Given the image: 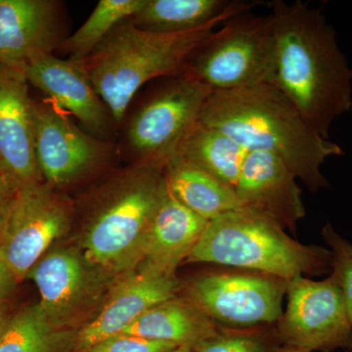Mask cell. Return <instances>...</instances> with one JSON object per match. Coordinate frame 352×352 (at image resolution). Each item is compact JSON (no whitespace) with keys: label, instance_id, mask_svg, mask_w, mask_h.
<instances>
[{"label":"cell","instance_id":"1","mask_svg":"<svg viewBox=\"0 0 352 352\" xmlns=\"http://www.w3.org/2000/svg\"><path fill=\"white\" fill-rule=\"evenodd\" d=\"M270 7L276 39L272 85L330 139L335 120L352 108V67L337 32L321 10L300 0H275Z\"/></svg>","mask_w":352,"mask_h":352},{"label":"cell","instance_id":"2","mask_svg":"<svg viewBox=\"0 0 352 352\" xmlns=\"http://www.w3.org/2000/svg\"><path fill=\"white\" fill-rule=\"evenodd\" d=\"M200 120L223 131L248 152L280 157L314 193L330 187L322 164L328 157L344 154L339 144L315 131L288 97L271 83L214 92Z\"/></svg>","mask_w":352,"mask_h":352},{"label":"cell","instance_id":"3","mask_svg":"<svg viewBox=\"0 0 352 352\" xmlns=\"http://www.w3.org/2000/svg\"><path fill=\"white\" fill-rule=\"evenodd\" d=\"M164 166L132 163L87 199L78 248L90 263L113 279L142 261L153 219L166 191Z\"/></svg>","mask_w":352,"mask_h":352},{"label":"cell","instance_id":"4","mask_svg":"<svg viewBox=\"0 0 352 352\" xmlns=\"http://www.w3.org/2000/svg\"><path fill=\"white\" fill-rule=\"evenodd\" d=\"M226 20L178 34L143 31L132 24L131 18L118 25L82 60L116 124H122L141 87L160 78L182 75L192 53Z\"/></svg>","mask_w":352,"mask_h":352},{"label":"cell","instance_id":"5","mask_svg":"<svg viewBox=\"0 0 352 352\" xmlns=\"http://www.w3.org/2000/svg\"><path fill=\"white\" fill-rule=\"evenodd\" d=\"M190 263H215L288 280L321 276L332 271V252L303 245L264 215L239 208L208 221Z\"/></svg>","mask_w":352,"mask_h":352},{"label":"cell","instance_id":"6","mask_svg":"<svg viewBox=\"0 0 352 352\" xmlns=\"http://www.w3.org/2000/svg\"><path fill=\"white\" fill-rule=\"evenodd\" d=\"M275 55L272 15L241 13L226 20L196 48L182 74L212 92L272 85Z\"/></svg>","mask_w":352,"mask_h":352},{"label":"cell","instance_id":"7","mask_svg":"<svg viewBox=\"0 0 352 352\" xmlns=\"http://www.w3.org/2000/svg\"><path fill=\"white\" fill-rule=\"evenodd\" d=\"M133 113L126 143L133 163L166 166L200 120L210 88L187 75L160 78Z\"/></svg>","mask_w":352,"mask_h":352},{"label":"cell","instance_id":"8","mask_svg":"<svg viewBox=\"0 0 352 352\" xmlns=\"http://www.w3.org/2000/svg\"><path fill=\"white\" fill-rule=\"evenodd\" d=\"M287 281L254 271H212L180 282L178 295L219 325H275L283 314Z\"/></svg>","mask_w":352,"mask_h":352},{"label":"cell","instance_id":"9","mask_svg":"<svg viewBox=\"0 0 352 352\" xmlns=\"http://www.w3.org/2000/svg\"><path fill=\"white\" fill-rule=\"evenodd\" d=\"M38 287L41 309L55 328L78 331L100 309L116 280L90 263L80 248H51L28 277Z\"/></svg>","mask_w":352,"mask_h":352},{"label":"cell","instance_id":"10","mask_svg":"<svg viewBox=\"0 0 352 352\" xmlns=\"http://www.w3.org/2000/svg\"><path fill=\"white\" fill-rule=\"evenodd\" d=\"M75 210L68 197L45 182L16 192L0 233V261L18 282L27 279L39 259L68 232Z\"/></svg>","mask_w":352,"mask_h":352},{"label":"cell","instance_id":"11","mask_svg":"<svg viewBox=\"0 0 352 352\" xmlns=\"http://www.w3.org/2000/svg\"><path fill=\"white\" fill-rule=\"evenodd\" d=\"M287 307L275 324L282 346L307 352L352 349V325L332 275L322 281L298 275L287 281Z\"/></svg>","mask_w":352,"mask_h":352},{"label":"cell","instance_id":"12","mask_svg":"<svg viewBox=\"0 0 352 352\" xmlns=\"http://www.w3.org/2000/svg\"><path fill=\"white\" fill-rule=\"evenodd\" d=\"M34 151L44 182L61 191L103 168L117 154L111 141L83 131L52 102L34 101Z\"/></svg>","mask_w":352,"mask_h":352},{"label":"cell","instance_id":"13","mask_svg":"<svg viewBox=\"0 0 352 352\" xmlns=\"http://www.w3.org/2000/svg\"><path fill=\"white\" fill-rule=\"evenodd\" d=\"M24 71L0 66V175L14 188L44 182L34 151V100Z\"/></svg>","mask_w":352,"mask_h":352},{"label":"cell","instance_id":"14","mask_svg":"<svg viewBox=\"0 0 352 352\" xmlns=\"http://www.w3.org/2000/svg\"><path fill=\"white\" fill-rule=\"evenodd\" d=\"M23 71L30 85L43 92L58 108L75 117L85 131L112 142L111 136L117 124L95 90L82 61L41 54L32 58Z\"/></svg>","mask_w":352,"mask_h":352},{"label":"cell","instance_id":"15","mask_svg":"<svg viewBox=\"0 0 352 352\" xmlns=\"http://www.w3.org/2000/svg\"><path fill=\"white\" fill-rule=\"evenodd\" d=\"M180 281L138 266L118 278L100 309L76 331L73 352H87L102 340L124 332L150 308L175 298Z\"/></svg>","mask_w":352,"mask_h":352},{"label":"cell","instance_id":"16","mask_svg":"<svg viewBox=\"0 0 352 352\" xmlns=\"http://www.w3.org/2000/svg\"><path fill=\"white\" fill-rule=\"evenodd\" d=\"M61 3L0 0V66L24 69L32 58L53 54L63 43Z\"/></svg>","mask_w":352,"mask_h":352},{"label":"cell","instance_id":"17","mask_svg":"<svg viewBox=\"0 0 352 352\" xmlns=\"http://www.w3.org/2000/svg\"><path fill=\"white\" fill-rule=\"evenodd\" d=\"M296 175L280 157L265 152H249L235 192L241 207L274 220L295 232L307 212Z\"/></svg>","mask_w":352,"mask_h":352},{"label":"cell","instance_id":"18","mask_svg":"<svg viewBox=\"0 0 352 352\" xmlns=\"http://www.w3.org/2000/svg\"><path fill=\"white\" fill-rule=\"evenodd\" d=\"M208 224V220L180 203L166 187L153 219L142 261L139 266L166 276H176Z\"/></svg>","mask_w":352,"mask_h":352},{"label":"cell","instance_id":"19","mask_svg":"<svg viewBox=\"0 0 352 352\" xmlns=\"http://www.w3.org/2000/svg\"><path fill=\"white\" fill-rule=\"evenodd\" d=\"M219 327L195 305L177 295L150 308L122 333L195 349L214 337Z\"/></svg>","mask_w":352,"mask_h":352},{"label":"cell","instance_id":"20","mask_svg":"<svg viewBox=\"0 0 352 352\" xmlns=\"http://www.w3.org/2000/svg\"><path fill=\"white\" fill-rule=\"evenodd\" d=\"M254 6L229 0H147L131 21L143 31L178 34L249 12Z\"/></svg>","mask_w":352,"mask_h":352},{"label":"cell","instance_id":"21","mask_svg":"<svg viewBox=\"0 0 352 352\" xmlns=\"http://www.w3.org/2000/svg\"><path fill=\"white\" fill-rule=\"evenodd\" d=\"M164 173L168 191L185 207L208 221L241 208L233 187L178 155L168 160Z\"/></svg>","mask_w":352,"mask_h":352},{"label":"cell","instance_id":"22","mask_svg":"<svg viewBox=\"0 0 352 352\" xmlns=\"http://www.w3.org/2000/svg\"><path fill=\"white\" fill-rule=\"evenodd\" d=\"M175 154L235 189L249 152L223 131L199 120Z\"/></svg>","mask_w":352,"mask_h":352},{"label":"cell","instance_id":"23","mask_svg":"<svg viewBox=\"0 0 352 352\" xmlns=\"http://www.w3.org/2000/svg\"><path fill=\"white\" fill-rule=\"evenodd\" d=\"M76 331L55 328L39 303L7 319L0 331V352H73Z\"/></svg>","mask_w":352,"mask_h":352},{"label":"cell","instance_id":"24","mask_svg":"<svg viewBox=\"0 0 352 352\" xmlns=\"http://www.w3.org/2000/svg\"><path fill=\"white\" fill-rule=\"evenodd\" d=\"M147 0H100L89 17L58 50L82 61L124 21L135 15Z\"/></svg>","mask_w":352,"mask_h":352},{"label":"cell","instance_id":"25","mask_svg":"<svg viewBox=\"0 0 352 352\" xmlns=\"http://www.w3.org/2000/svg\"><path fill=\"white\" fill-rule=\"evenodd\" d=\"M280 346L275 325L230 328L220 325L214 337L193 352H272Z\"/></svg>","mask_w":352,"mask_h":352},{"label":"cell","instance_id":"26","mask_svg":"<svg viewBox=\"0 0 352 352\" xmlns=\"http://www.w3.org/2000/svg\"><path fill=\"white\" fill-rule=\"evenodd\" d=\"M321 236L332 252V275L339 284L352 325V243L335 230L332 224L322 228Z\"/></svg>","mask_w":352,"mask_h":352},{"label":"cell","instance_id":"27","mask_svg":"<svg viewBox=\"0 0 352 352\" xmlns=\"http://www.w3.org/2000/svg\"><path fill=\"white\" fill-rule=\"evenodd\" d=\"M177 347L170 342L120 333L102 340L87 352H171Z\"/></svg>","mask_w":352,"mask_h":352},{"label":"cell","instance_id":"28","mask_svg":"<svg viewBox=\"0 0 352 352\" xmlns=\"http://www.w3.org/2000/svg\"><path fill=\"white\" fill-rule=\"evenodd\" d=\"M17 191L6 178L0 175V233Z\"/></svg>","mask_w":352,"mask_h":352},{"label":"cell","instance_id":"29","mask_svg":"<svg viewBox=\"0 0 352 352\" xmlns=\"http://www.w3.org/2000/svg\"><path fill=\"white\" fill-rule=\"evenodd\" d=\"M19 283L6 264L0 261V307L13 293L16 285Z\"/></svg>","mask_w":352,"mask_h":352},{"label":"cell","instance_id":"30","mask_svg":"<svg viewBox=\"0 0 352 352\" xmlns=\"http://www.w3.org/2000/svg\"><path fill=\"white\" fill-rule=\"evenodd\" d=\"M272 352H307L305 351H302V349H296V347H292L288 346H282V344H280V346H278L277 347H275L274 349H273ZM346 352H352L351 351H346Z\"/></svg>","mask_w":352,"mask_h":352},{"label":"cell","instance_id":"31","mask_svg":"<svg viewBox=\"0 0 352 352\" xmlns=\"http://www.w3.org/2000/svg\"><path fill=\"white\" fill-rule=\"evenodd\" d=\"M7 319L8 318H7L6 314H4V312L2 311L1 308H0V331H1L2 328H3L4 324L6 323Z\"/></svg>","mask_w":352,"mask_h":352},{"label":"cell","instance_id":"32","mask_svg":"<svg viewBox=\"0 0 352 352\" xmlns=\"http://www.w3.org/2000/svg\"><path fill=\"white\" fill-rule=\"evenodd\" d=\"M171 352H193V349L189 346H179L177 349H175V351Z\"/></svg>","mask_w":352,"mask_h":352}]
</instances>
